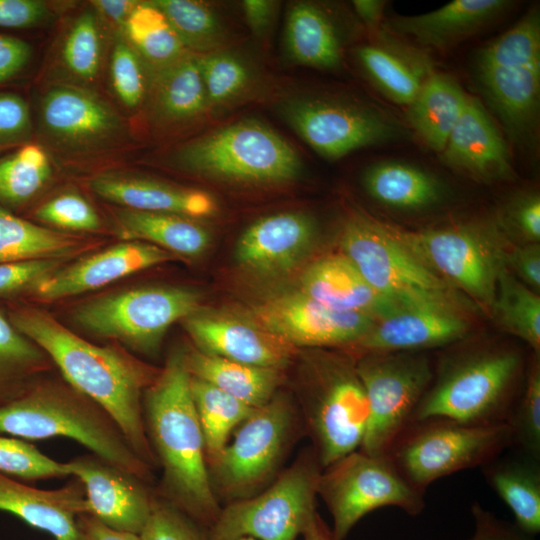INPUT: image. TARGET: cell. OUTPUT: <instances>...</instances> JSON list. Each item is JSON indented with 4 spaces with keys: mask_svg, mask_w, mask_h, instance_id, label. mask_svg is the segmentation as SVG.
<instances>
[{
    "mask_svg": "<svg viewBox=\"0 0 540 540\" xmlns=\"http://www.w3.org/2000/svg\"><path fill=\"white\" fill-rule=\"evenodd\" d=\"M7 314L58 367L68 384L112 417L134 452L153 469L158 467L146 433L143 394L160 369L120 347L92 344L37 308L13 305Z\"/></svg>",
    "mask_w": 540,
    "mask_h": 540,
    "instance_id": "cell-1",
    "label": "cell"
},
{
    "mask_svg": "<svg viewBox=\"0 0 540 540\" xmlns=\"http://www.w3.org/2000/svg\"><path fill=\"white\" fill-rule=\"evenodd\" d=\"M190 379L185 350H174L144 391L143 416L162 469L156 495L209 528L222 506L211 485Z\"/></svg>",
    "mask_w": 540,
    "mask_h": 540,
    "instance_id": "cell-2",
    "label": "cell"
},
{
    "mask_svg": "<svg viewBox=\"0 0 540 540\" xmlns=\"http://www.w3.org/2000/svg\"><path fill=\"white\" fill-rule=\"evenodd\" d=\"M513 346L470 347L441 356L412 421L431 416L507 424L529 364Z\"/></svg>",
    "mask_w": 540,
    "mask_h": 540,
    "instance_id": "cell-3",
    "label": "cell"
},
{
    "mask_svg": "<svg viewBox=\"0 0 540 540\" xmlns=\"http://www.w3.org/2000/svg\"><path fill=\"white\" fill-rule=\"evenodd\" d=\"M0 434L27 441L66 437L145 483L153 482L154 469L134 452L112 417L66 381L38 380L1 406Z\"/></svg>",
    "mask_w": 540,
    "mask_h": 540,
    "instance_id": "cell-4",
    "label": "cell"
},
{
    "mask_svg": "<svg viewBox=\"0 0 540 540\" xmlns=\"http://www.w3.org/2000/svg\"><path fill=\"white\" fill-rule=\"evenodd\" d=\"M320 349L306 357L298 411L325 468L360 448L368 422V402L355 358Z\"/></svg>",
    "mask_w": 540,
    "mask_h": 540,
    "instance_id": "cell-5",
    "label": "cell"
},
{
    "mask_svg": "<svg viewBox=\"0 0 540 540\" xmlns=\"http://www.w3.org/2000/svg\"><path fill=\"white\" fill-rule=\"evenodd\" d=\"M511 446L507 424L476 425L431 416L411 421L385 456L415 489L462 470L481 468Z\"/></svg>",
    "mask_w": 540,
    "mask_h": 540,
    "instance_id": "cell-6",
    "label": "cell"
},
{
    "mask_svg": "<svg viewBox=\"0 0 540 540\" xmlns=\"http://www.w3.org/2000/svg\"><path fill=\"white\" fill-rule=\"evenodd\" d=\"M476 76L485 98L515 141L534 133L540 102V15L529 10L482 48Z\"/></svg>",
    "mask_w": 540,
    "mask_h": 540,
    "instance_id": "cell-7",
    "label": "cell"
},
{
    "mask_svg": "<svg viewBox=\"0 0 540 540\" xmlns=\"http://www.w3.org/2000/svg\"><path fill=\"white\" fill-rule=\"evenodd\" d=\"M300 427L303 425L298 408L285 393L278 392L269 402L255 408L208 466L219 502L248 498L267 487L279 474L294 432Z\"/></svg>",
    "mask_w": 540,
    "mask_h": 540,
    "instance_id": "cell-8",
    "label": "cell"
},
{
    "mask_svg": "<svg viewBox=\"0 0 540 540\" xmlns=\"http://www.w3.org/2000/svg\"><path fill=\"white\" fill-rule=\"evenodd\" d=\"M322 469L313 448L304 450L263 490L221 507L210 540H296L317 513Z\"/></svg>",
    "mask_w": 540,
    "mask_h": 540,
    "instance_id": "cell-9",
    "label": "cell"
},
{
    "mask_svg": "<svg viewBox=\"0 0 540 540\" xmlns=\"http://www.w3.org/2000/svg\"><path fill=\"white\" fill-rule=\"evenodd\" d=\"M339 243L342 254L367 283L393 303L459 304L455 289L424 265L398 239L393 227L353 213L342 227Z\"/></svg>",
    "mask_w": 540,
    "mask_h": 540,
    "instance_id": "cell-10",
    "label": "cell"
},
{
    "mask_svg": "<svg viewBox=\"0 0 540 540\" xmlns=\"http://www.w3.org/2000/svg\"><path fill=\"white\" fill-rule=\"evenodd\" d=\"M176 159L195 173L242 183H282L301 172L293 147L255 120L239 121L197 138L184 145Z\"/></svg>",
    "mask_w": 540,
    "mask_h": 540,
    "instance_id": "cell-11",
    "label": "cell"
},
{
    "mask_svg": "<svg viewBox=\"0 0 540 540\" xmlns=\"http://www.w3.org/2000/svg\"><path fill=\"white\" fill-rule=\"evenodd\" d=\"M318 496L331 515V529L339 540L379 508L396 507L417 516L426 506L425 493L411 486L385 455L360 449L322 469Z\"/></svg>",
    "mask_w": 540,
    "mask_h": 540,
    "instance_id": "cell-12",
    "label": "cell"
},
{
    "mask_svg": "<svg viewBox=\"0 0 540 540\" xmlns=\"http://www.w3.org/2000/svg\"><path fill=\"white\" fill-rule=\"evenodd\" d=\"M368 402L360 450L385 455L430 386L434 363L426 351L366 353L354 357Z\"/></svg>",
    "mask_w": 540,
    "mask_h": 540,
    "instance_id": "cell-13",
    "label": "cell"
},
{
    "mask_svg": "<svg viewBox=\"0 0 540 540\" xmlns=\"http://www.w3.org/2000/svg\"><path fill=\"white\" fill-rule=\"evenodd\" d=\"M200 295L181 287H141L99 297L77 307L83 330L143 354L155 353L168 328L199 310Z\"/></svg>",
    "mask_w": 540,
    "mask_h": 540,
    "instance_id": "cell-14",
    "label": "cell"
},
{
    "mask_svg": "<svg viewBox=\"0 0 540 540\" xmlns=\"http://www.w3.org/2000/svg\"><path fill=\"white\" fill-rule=\"evenodd\" d=\"M394 232L430 270L490 309L506 266V252L493 234L476 225Z\"/></svg>",
    "mask_w": 540,
    "mask_h": 540,
    "instance_id": "cell-15",
    "label": "cell"
},
{
    "mask_svg": "<svg viewBox=\"0 0 540 540\" xmlns=\"http://www.w3.org/2000/svg\"><path fill=\"white\" fill-rule=\"evenodd\" d=\"M284 115L301 138L328 159H338L403 134L399 124L383 112L351 104L303 100L286 106Z\"/></svg>",
    "mask_w": 540,
    "mask_h": 540,
    "instance_id": "cell-16",
    "label": "cell"
},
{
    "mask_svg": "<svg viewBox=\"0 0 540 540\" xmlns=\"http://www.w3.org/2000/svg\"><path fill=\"white\" fill-rule=\"evenodd\" d=\"M254 321L295 348L354 346L376 318L325 307L300 290L275 296L253 310Z\"/></svg>",
    "mask_w": 540,
    "mask_h": 540,
    "instance_id": "cell-17",
    "label": "cell"
},
{
    "mask_svg": "<svg viewBox=\"0 0 540 540\" xmlns=\"http://www.w3.org/2000/svg\"><path fill=\"white\" fill-rule=\"evenodd\" d=\"M458 306L440 301L394 304L376 318L369 332L353 346L356 356L427 351L457 343L469 329Z\"/></svg>",
    "mask_w": 540,
    "mask_h": 540,
    "instance_id": "cell-18",
    "label": "cell"
},
{
    "mask_svg": "<svg viewBox=\"0 0 540 540\" xmlns=\"http://www.w3.org/2000/svg\"><path fill=\"white\" fill-rule=\"evenodd\" d=\"M65 463L84 486L88 514L112 529L141 534L156 496L149 484L92 453Z\"/></svg>",
    "mask_w": 540,
    "mask_h": 540,
    "instance_id": "cell-19",
    "label": "cell"
},
{
    "mask_svg": "<svg viewBox=\"0 0 540 540\" xmlns=\"http://www.w3.org/2000/svg\"><path fill=\"white\" fill-rule=\"evenodd\" d=\"M183 324L198 351L239 363L286 371L299 352L255 321L233 315L198 310Z\"/></svg>",
    "mask_w": 540,
    "mask_h": 540,
    "instance_id": "cell-20",
    "label": "cell"
},
{
    "mask_svg": "<svg viewBox=\"0 0 540 540\" xmlns=\"http://www.w3.org/2000/svg\"><path fill=\"white\" fill-rule=\"evenodd\" d=\"M42 126L56 143L73 150L108 144L122 132L117 113L95 94L74 86L49 90L41 102Z\"/></svg>",
    "mask_w": 540,
    "mask_h": 540,
    "instance_id": "cell-21",
    "label": "cell"
},
{
    "mask_svg": "<svg viewBox=\"0 0 540 540\" xmlns=\"http://www.w3.org/2000/svg\"><path fill=\"white\" fill-rule=\"evenodd\" d=\"M316 237V221L305 213L268 215L241 234L235 249L236 261L259 275L284 274L306 257Z\"/></svg>",
    "mask_w": 540,
    "mask_h": 540,
    "instance_id": "cell-22",
    "label": "cell"
},
{
    "mask_svg": "<svg viewBox=\"0 0 540 540\" xmlns=\"http://www.w3.org/2000/svg\"><path fill=\"white\" fill-rule=\"evenodd\" d=\"M170 252L151 243L116 244L41 280L30 293L57 300L94 290L135 272L174 259Z\"/></svg>",
    "mask_w": 540,
    "mask_h": 540,
    "instance_id": "cell-23",
    "label": "cell"
},
{
    "mask_svg": "<svg viewBox=\"0 0 540 540\" xmlns=\"http://www.w3.org/2000/svg\"><path fill=\"white\" fill-rule=\"evenodd\" d=\"M0 511L54 540H81L78 516L88 513L85 489L73 477L57 489H38L0 473Z\"/></svg>",
    "mask_w": 540,
    "mask_h": 540,
    "instance_id": "cell-24",
    "label": "cell"
},
{
    "mask_svg": "<svg viewBox=\"0 0 540 540\" xmlns=\"http://www.w3.org/2000/svg\"><path fill=\"white\" fill-rule=\"evenodd\" d=\"M440 153L447 166L478 180H504L513 175L501 132L483 104L470 95Z\"/></svg>",
    "mask_w": 540,
    "mask_h": 540,
    "instance_id": "cell-25",
    "label": "cell"
},
{
    "mask_svg": "<svg viewBox=\"0 0 540 540\" xmlns=\"http://www.w3.org/2000/svg\"><path fill=\"white\" fill-rule=\"evenodd\" d=\"M510 6L506 0H453L427 13L390 18L385 27L424 47L444 49L486 27Z\"/></svg>",
    "mask_w": 540,
    "mask_h": 540,
    "instance_id": "cell-26",
    "label": "cell"
},
{
    "mask_svg": "<svg viewBox=\"0 0 540 540\" xmlns=\"http://www.w3.org/2000/svg\"><path fill=\"white\" fill-rule=\"evenodd\" d=\"M299 290L332 310L375 318L394 305L378 294L343 254L324 256L310 264L301 276Z\"/></svg>",
    "mask_w": 540,
    "mask_h": 540,
    "instance_id": "cell-27",
    "label": "cell"
},
{
    "mask_svg": "<svg viewBox=\"0 0 540 540\" xmlns=\"http://www.w3.org/2000/svg\"><path fill=\"white\" fill-rule=\"evenodd\" d=\"M373 43L360 46L357 58L376 88L389 100L408 106L433 73L422 52L381 31Z\"/></svg>",
    "mask_w": 540,
    "mask_h": 540,
    "instance_id": "cell-28",
    "label": "cell"
},
{
    "mask_svg": "<svg viewBox=\"0 0 540 540\" xmlns=\"http://www.w3.org/2000/svg\"><path fill=\"white\" fill-rule=\"evenodd\" d=\"M91 189L104 199L139 211L202 217L216 208L214 199L205 192L141 178L99 176L91 181Z\"/></svg>",
    "mask_w": 540,
    "mask_h": 540,
    "instance_id": "cell-29",
    "label": "cell"
},
{
    "mask_svg": "<svg viewBox=\"0 0 540 540\" xmlns=\"http://www.w3.org/2000/svg\"><path fill=\"white\" fill-rule=\"evenodd\" d=\"M481 472L513 513L514 522L536 536L540 532V459L508 449L482 466Z\"/></svg>",
    "mask_w": 540,
    "mask_h": 540,
    "instance_id": "cell-30",
    "label": "cell"
},
{
    "mask_svg": "<svg viewBox=\"0 0 540 540\" xmlns=\"http://www.w3.org/2000/svg\"><path fill=\"white\" fill-rule=\"evenodd\" d=\"M186 367L191 374L254 407L269 402L285 382L284 370L239 363L185 350Z\"/></svg>",
    "mask_w": 540,
    "mask_h": 540,
    "instance_id": "cell-31",
    "label": "cell"
},
{
    "mask_svg": "<svg viewBox=\"0 0 540 540\" xmlns=\"http://www.w3.org/2000/svg\"><path fill=\"white\" fill-rule=\"evenodd\" d=\"M467 98L453 77L433 71L408 105L409 123L430 149L441 152Z\"/></svg>",
    "mask_w": 540,
    "mask_h": 540,
    "instance_id": "cell-32",
    "label": "cell"
},
{
    "mask_svg": "<svg viewBox=\"0 0 540 540\" xmlns=\"http://www.w3.org/2000/svg\"><path fill=\"white\" fill-rule=\"evenodd\" d=\"M363 185L377 202L395 209L417 210L438 202L441 183L429 172L399 161H382L368 167Z\"/></svg>",
    "mask_w": 540,
    "mask_h": 540,
    "instance_id": "cell-33",
    "label": "cell"
},
{
    "mask_svg": "<svg viewBox=\"0 0 540 540\" xmlns=\"http://www.w3.org/2000/svg\"><path fill=\"white\" fill-rule=\"evenodd\" d=\"M122 236L149 241L170 253L187 257L202 254L209 232L186 216L124 208L116 211Z\"/></svg>",
    "mask_w": 540,
    "mask_h": 540,
    "instance_id": "cell-34",
    "label": "cell"
},
{
    "mask_svg": "<svg viewBox=\"0 0 540 540\" xmlns=\"http://www.w3.org/2000/svg\"><path fill=\"white\" fill-rule=\"evenodd\" d=\"M286 45L291 57L303 65L334 69L341 62L336 30L327 15L312 3H296L289 10Z\"/></svg>",
    "mask_w": 540,
    "mask_h": 540,
    "instance_id": "cell-35",
    "label": "cell"
},
{
    "mask_svg": "<svg viewBox=\"0 0 540 540\" xmlns=\"http://www.w3.org/2000/svg\"><path fill=\"white\" fill-rule=\"evenodd\" d=\"M190 389L209 466L226 447L230 435L255 408L194 376L190 379Z\"/></svg>",
    "mask_w": 540,
    "mask_h": 540,
    "instance_id": "cell-36",
    "label": "cell"
},
{
    "mask_svg": "<svg viewBox=\"0 0 540 540\" xmlns=\"http://www.w3.org/2000/svg\"><path fill=\"white\" fill-rule=\"evenodd\" d=\"M83 244L23 218L0 205V264L61 259Z\"/></svg>",
    "mask_w": 540,
    "mask_h": 540,
    "instance_id": "cell-37",
    "label": "cell"
},
{
    "mask_svg": "<svg viewBox=\"0 0 540 540\" xmlns=\"http://www.w3.org/2000/svg\"><path fill=\"white\" fill-rule=\"evenodd\" d=\"M49 357L0 309V407L28 391L47 369ZM51 361V360H50Z\"/></svg>",
    "mask_w": 540,
    "mask_h": 540,
    "instance_id": "cell-38",
    "label": "cell"
},
{
    "mask_svg": "<svg viewBox=\"0 0 540 540\" xmlns=\"http://www.w3.org/2000/svg\"><path fill=\"white\" fill-rule=\"evenodd\" d=\"M490 311L508 333L540 352V298L504 266L498 275Z\"/></svg>",
    "mask_w": 540,
    "mask_h": 540,
    "instance_id": "cell-39",
    "label": "cell"
},
{
    "mask_svg": "<svg viewBox=\"0 0 540 540\" xmlns=\"http://www.w3.org/2000/svg\"><path fill=\"white\" fill-rule=\"evenodd\" d=\"M163 68L155 88L158 115L169 121H185L201 113L207 97L198 58L183 56Z\"/></svg>",
    "mask_w": 540,
    "mask_h": 540,
    "instance_id": "cell-40",
    "label": "cell"
},
{
    "mask_svg": "<svg viewBox=\"0 0 540 540\" xmlns=\"http://www.w3.org/2000/svg\"><path fill=\"white\" fill-rule=\"evenodd\" d=\"M50 174L49 159L36 144H23L14 153L0 158V205L18 207L28 202Z\"/></svg>",
    "mask_w": 540,
    "mask_h": 540,
    "instance_id": "cell-41",
    "label": "cell"
},
{
    "mask_svg": "<svg viewBox=\"0 0 540 540\" xmlns=\"http://www.w3.org/2000/svg\"><path fill=\"white\" fill-rule=\"evenodd\" d=\"M124 28L134 47L156 65L165 67L185 56V46L164 14L151 2L139 3Z\"/></svg>",
    "mask_w": 540,
    "mask_h": 540,
    "instance_id": "cell-42",
    "label": "cell"
},
{
    "mask_svg": "<svg viewBox=\"0 0 540 540\" xmlns=\"http://www.w3.org/2000/svg\"><path fill=\"white\" fill-rule=\"evenodd\" d=\"M507 425L509 449L540 459V362L539 354L529 359L522 390L515 402Z\"/></svg>",
    "mask_w": 540,
    "mask_h": 540,
    "instance_id": "cell-43",
    "label": "cell"
},
{
    "mask_svg": "<svg viewBox=\"0 0 540 540\" xmlns=\"http://www.w3.org/2000/svg\"><path fill=\"white\" fill-rule=\"evenodd\" d=\"M166 17L184 46L207 50L222 39V27L204 4L190 0L150 1Z\"/></svg>",
    "mask_w": 540,
    "mask_h": 540,
    "instance_id": "cell-44",
    "label": "cell"
},
{
    "mask_svg": "<svg viewBox=\"0 0 540 540\" xmlns=\"http://www.w3.org/2000/svg\"><path fill=\"white\" fill-rule=\"evenodd\" d=\"M0 473L24 481L70 477L66 463L46 456L27 440L2 434Z\"/></svg>",
    "mask_w": 540,
    "mask_h": 540,
    "instance_id": "cell-45",
    "label": "cell"
},
{
    "mask_svg": "<svg viewBox=\"0 0 540 540\" xmlns=\"http://www.w3.org/2000/svg\"><path fill=\"white\" fill-rule=\"evenodd\" d=\"M63 60L67 68L83 80L97 74L100 55V35L95 15L87 11L73 23L63 46Z\"/></svg>",
    "mask_w": 540,
    "mask_h": 540,
    "instance_id": "cell-46",
    "label": "cell"
},
{
    "mask_svg": "<svg viewBox=\"0 0 540 540\" xmlns=\"http://www.w3.org/2000/svg\"><path fill=\"white\" fill-rule=\"evenodd\" d=\"M207 101L219 103L238 94L246 85V66L227 54H211L198 58Z\"/></svg>",
    "mask_w": 540,
    "mask_h": 540,
    "instance_id": "cell-47",
    "label": "cell"
},
{
    "mask_svg": "<svg viewBox=\"0 0 540 540\" xmlns=\"http://www.w3.org/2000/svg\"><path fill=\"white\" fill-rule=\"evenodd\" d=\"M140 536L142 540H210L208 528L157 495Z\"/></svg>",
    "mask_w": 540,
    "mask_h": 540,
    "instance_id": "cell-48",
    "label": "cell"
},
{
    "mask_svg": "<svg viewBox=\"0 0 540 540\" xmlns=\"http://www.w3.org/2000/svg\"><path fill=\"white\" fill-rule=\"evenodd\" d=\"M38 220L70 230L93 231L100 220L93 207L80 195L63 194L39 206L35 213Z\"/></svg>",
    "mask_w": 540,
    "mask_h": 540,
    "instance_id": "cell-49",
    "label": "cell"
},
{
    "mask_svg": "<svg viewBox=\"0 0 540 540\" xmlns=\"http://www.w3.org/2000/svg\"><path fill=\"white\" fill-rule=\"evenodd\" d=\"M111 77L121 101L137 106L144 95V78L140 62L133 49L124 42L115 46L111 59Z\"/></svg>",
    "mask_w": 540,
    "mask_h": 540,
    "instance_id": "cell-50",
    "label": "cell"
},
{
    "mask_svg": "<svg viewBox=\"0 0 540 540\" xmlns=\"http://www.w3.org/2000/svg\"><path fill=\"white\" fill-rule=\"evenodd\" d=\"M61 259L0 264V298H14L31 290L56 272Z\"/></svg>",
    "mask_w": 540,
    "mask_h": 540,
    "instance_id": "cell-51",
    "label": "cell"
},
{
    "mask_svg": "<svg viewBox=\"0 0 540 540\" xmlns=\"http://www.w3.org/2000/svg\"><path fill=\"white\" fill-rule=\"evenodd\" d=\"M31 127L27 102L15 93L0 92V150L23 144Z\"/></svg>",
    "mask_w": 540,
    "mask_h": 540,
    "instance_id": "cell-52",
    "label": "cell"
},
{
    "mask_svg": "<svg viewBox=\"0 0 540 540\" xmlns=\"http://www.w3.org/2000/svg\"><path fill=\"white\" fill-rule=\"evenodd\" d=\"M471 513L474 531L470 540H535L515 522L498 517L477 502L472 504Z\"/></svg>",
    "mask_w": 540,
    "mask_h": 540,
    "instance_id": "cell-53",
    "label": "cell"
},
{
    "mask_svg": "<svg viewBox=\"0 0 540 540\" xmlns=\"http://www.w3.org/2000/svg\"><path fill=\"white\" fill-rule=\"evenodd\" d=\"M508 217L512 226L527 243L540 240V198L537 194H527L511 203Z\"/></svg>",
    "mask_w": 540,
    "mask_h": 540,
    "instance_id": "cell-54",
    "label": "cell"
},
{
    "mask_svg": "<svg viewBox=\"0 0 540 540\" xmlns=\"http://www.w3.org/2000/svg\"><path fill=\"white\" fill-rule=\"evenodd\" d=\"M48 15L44 2L38 0H0V27L24 28L41 22Z\"/></svg>",
    "mask_w": 540,
    "mask_h": 540,
    "instance_id": "cell-55",
    "label": "cell"
},
{
    "mask_svg": "<svg viewBox=\"0 0 540 540\" xmlns=\"http://www.w3.org/2000/svg\"><path fill=\"white\" fill-rule=\"evenodd\" d=\"M506 266H510L526 286L536 292L540 288V246L526 243L506 253Z\"/></svg>",
    "mask_w": 540,
    "mask_h": 540,
    "instance_id": "cell-56",
    "label": "cell"
},
{
    "mask_svg": "<svg viewBox=\"0 0 540 540\" xmlns=\"http://www.w3.org/2000/svg\"><path fill=\"white\" fill-rule=\"evenodd\" d=\"M31 56L29 44L19 38L0 35V82L16 75Z\"/></svg>",
    "mask_w": 540,
    "mask_h": 540,
    "instance_id": "cell-57",
    "label": "cell"
},
{
    "mask_svg": "<svg viewBox=\"0 0 540 540\" xmlns=\"http://www.w3.org/2000/svg\"><path fill=\"white\" fill-rule=\"evenodd\" d=\"M78 526L81 540H142L139 534L112 529L88 513L78 516Z\"/></svg>",
    "mask_w": 540,
    "mask_h": 540,
    "instance_id": "cell-58",
    "label": "cell"
},
{
    "mask_svg": "<svg viewBox=\"0 0 540 540\" xmlns=\"http://www.w3.org/2000/svg\"><path fill=\"white\" fill-rule=\"evenodd\" d=\"M242 7L247 23L255 33L267 27L274 12V3L267 0H245Z\"/></svg>",
    "mask_w": 540,
    "mask_h": 540,
    "instance_id": "cell-59",
    "label": "cell"
},
{
    "mask_svg": "<svg viewBox=\"0 0 540 540\" xmlns=\"http://www.w3.org/2000/svg\"><path fill=\"white\" fill-rule=\"evenodd\" d=\"M354 9L366 27L378 35L381 32L386 1L383 0H354Z\"/></svg>",
    "mask_w": 540,
    "mask_h": 540,
    "instance_id": "cell-60",
    "label": "cell"
},
{
    "mask_svg": "<svg viewBox=\"0 0 540 540\" xmlns=\"http://www.w3.org/2000/svg\"><path fill=\"white\" fill-rule=\"evenodd\" d=\"M93 3L108 18L122 25L139 4V2L128 0H98Z\"/></svg>",
    "mask_w": 540,
    "mask_h": 540,
    "instance_id": "cell-61",
    "label": "cell"
},
{
    "mask_svg": "<svg viewBox=\"0 0 540 540\" xmlns=\"http://www.w3.org/2000/svg\"><path fill=\"white\" fill-rule=\"evenodd\" d=\"M302 536L304 540H339L318 512L307 524Z\"/></svg>",
    "mask_w": 540,
    "mask_h": 540,
    "instance_id": "cell-62",
    "label": "cell"
},
{
    "mask_svg": "<svg viewBox=\"0 0 540 540\" xmlns=\"http://www.w3.org/2000/svg\"><path fill=\"white\" fill-rule=\"evenodd\" d=\"M236 540H257V539L252 538V537H242V538H239V539H236Z\"/></svg>",
    "mask_w": 540,
    "mask_h": 540,
    "instance_id": "cell-63",
    "label": "cell"
}]
</instances>
